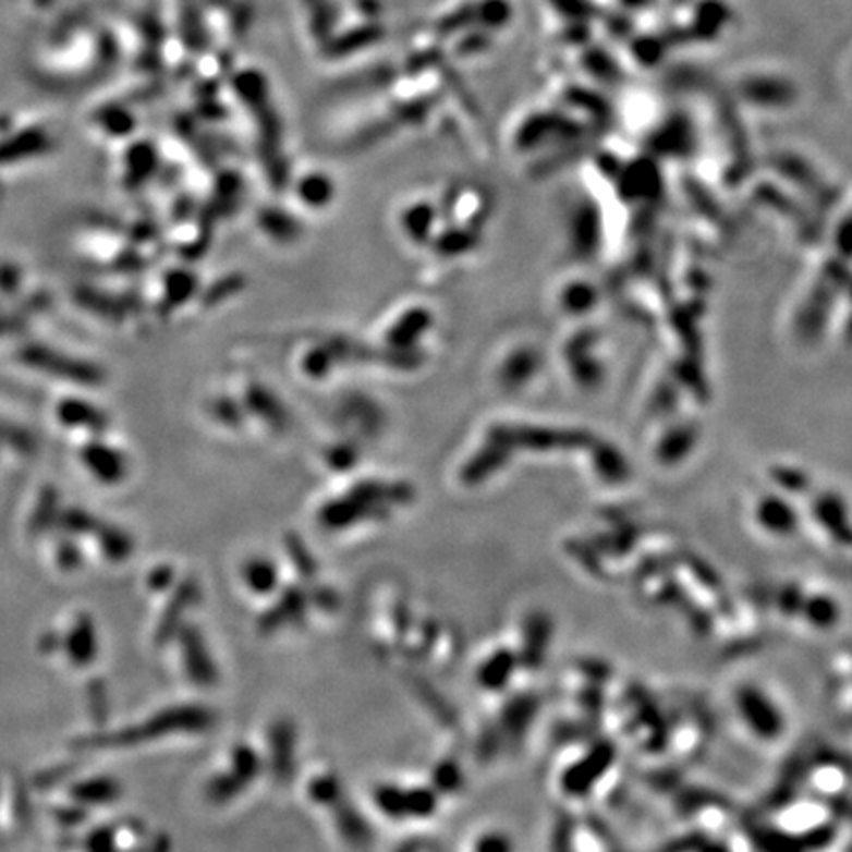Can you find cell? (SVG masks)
<instances>
[{
  "label": "cell",
  "instance_id": "cell-1",
  "mask_svg": "<svg viewBox=\"0 0 852 852\" xmlns=\"http://www.w3.org/2000/svg\"><path fill=\"white\" fill-rule=\"evenodd\" d=\"M245 579L255 593H270L277 584V571L270 562L253 561L245 571Z\"/></svg>",
  "mask_w": 852,
  "mask_h": 852
},
{
  "label": "cell",
  "instance_id": "cell-2",
  "mask_svg": "<svg viewBox=\"0 0 852 852\" xmlns=\"http://www.w3.org/2000/svg\"><path fill=\"white\" fill-rule=\"evenodd\" d=\"M292 759V739L289 728H279L275 732V769L277 776H287Z\"/></svg>",
  "mask_w": 852,
  "mask_h": 852
},
{
  "label": "cell",
  "instance_id": "cell-4",
  "mask_svg": "<svg viewBox=\"0 0 852 852\" xmlns=\"http://www.w3.org/2000/svg\"><path fill=\"white\" fill-rule=\"evenodd\" d=\"M478 852H510V842L501 835H488L478 842Z\"/></svg>",
  "mask_w": 852,
  "mask_h": 852
},
{
  "label": "cell",
  "instance_id": "cell-3",
  "mask_svg": "<svg viewBox=\"0 0 852 852\" xmlns=\"http://www.w3.org/2000/svg\"><path fill=\"white\" fill-rule=\"evenodd\" d=\"M406 798V815H416V817H425L430 815L437 801L435 795L430 791H411Z\"/></svg>",
  "mask_w": 852,
  "mask_h": 852
}]
</instances>
